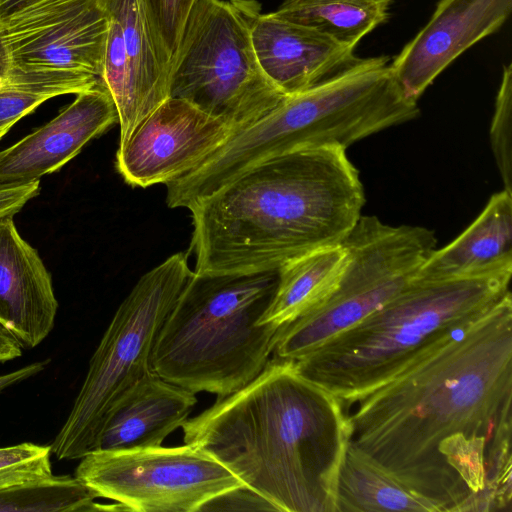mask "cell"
Listing matches in <instances>:
<instances>
[{
    "mask_svg": "<svg viewBox=\"0 0 512 512\" xmlns=\"http://www.w3.org/2000/svg\"><path fill=\"white\" fill-rule=\"evenodd\" d=\"M512 268L489 273L415 276L382 307L295 362L297 371L335 395L345 411L433 344L479 319L511 294Z\"/></svg>",
    "mask_w": 512,
    "mask_h": 512,
    "instance_id": "277c9868",
    "label": "cell"
},
{
    "mask_svg": "<svg viewBox=\"0 0 512 512\" xmlns=\"http://www.w3.org/2000/svg\"><path fill=\"white\" fill-rule=\"evenodd\" d=\"M196 2L197 0H142L152 32L169 70Z\"/></svg>",
    "mask_w": 512,
    "mask_h": 512,
    "instance_id": "4316f807",
    "label": "cell"
},
{
    "mask_svg": "<svg viewBox=\"0 0 512 512\" xmlns=\"http://www.w3.org/2000/svg\"><path fill=\"white\" fill-rule=\"evenodd\" d=\"M204 511H277L265 497L243 484L228 489L205 502L198 512Z\"/></svg>",
    "mask_w": 512,
    "mask_h": 512,
    "instance_id": "83f0119b",
    "label": "cell"
},
{
    "mask_svg": "<svg viewBox=\"0 0 512 512\" xmlns=\"http://www.w3.org/2000/svg\"><path fill=\"white\" fill-rule=\"evenodd\" d=\"M51 446L30 442L0 447V490L53 475Z\"/></svg>",
    "mask_w": 512,
    "mask_h": 512,
    "instance_id": "d4e9b609",
    "label": "cell"
},
{
    "mask_svg": "<svg viewBox=\"0 0 512 512\" xmlns=\"http://www.w3.org/2000/svg\"><path fill=\"white\" fill-rule=\"evenodd\" d=\"M394 0H284L274 14L355 49L385 23Z\"/></svg>",
    "mask_w": 512,
    "mask_h": 512,
    "instance_id": "7402d4cb",
    "label": "cell"
},
{
    "mask_svg": "<svg viewBox=\"0 0 512 512\" xmlns=\"http://www.w3.org/2000/svg\"><path fill=\"white\" fill-rule=\"evenodd\" d=\"M76 95L51 121L0 151L1 184L39 181L118 122L115 103L102 83Z\"/></svg>",
    "mask_w": 512,
    "mask_h": 512,
    "instance_id": "9a60e30c",
    "label": "cell"
},
{
    "mask_svg": "<svg viewBox=\"0 0 512 512\" xmlns=\"http://www.w3.org/2000/svg\"><path fill=\"white\" fill-rule=\"evenodd\" d=\"M196 403L194 392L151 371L110 409L93 451L159 447L169 434L182 427Z\"/></svg>",
    "mask_w": 512,
    "mask_h": 512,
    "instance_id": "ac0fdd59",
    "label": "cell"
},
{
    "mask_svg": "<svg viewBox=\"0 0 512 512\" xmlns=\"http://www.w3.org/2000/svg\"><path fill=\"white\" fill-rule=\"evenodd\" d=\"M251 41L265 76L285 96H292L331 80L363 58L310 28L292 23L274 12L254 14Z\"/></svg>",
    "mask_w": 512,
    "mask_h": 512,
    "instance_id": "2e32d148",
    "label": "cell"
},
{
    "mask_svg": "<svg viewBox=\"0 0 512 512\" xmlns=\"http://www.w3.org/2000/svg\"><path fill=\"white\" fill-rule=\"evenodd\" d=\"M194 271L175 253L137 281L116 310L90 359L70 413L51 446L59 460L93 451L114 404L146 374L159 332Z\"/></svg>",
    "mask_w": 512,
    "mask_h": 512,
    "instance_id": "ba28073f",
    "label": "cell"
},
{
    "mask_svg": "<svg viewBox=\"0 0 512 512\" xmlns=\"http://www.w3.org/2000/svg\"><path fill=\"white\" fill-rule=\"evenodd\" d=\"M39 192L40 181L14 185L0 183V220L14 217Z\"/></svg>",
    "mask_w": 512,
    "mask_h": 512,
    "instance_id": "f1b7e54d",
    "label": "cell"
},
{
    "mask_svg": "<svg viewBox=\"0 0 512 512\" xmlns=\"http://www.w3.org/2000/svg\"><path fill=\"white\" fill-rule=\"evenodd\" d=\"M512 65L503 66L490 127V141L504 189L512 192Z\"/></svg>",
    "mask_w": 512,
    "mask_h": 512,
    "instance_id": "484cf974",
    "label": "cell"
},
{
    "mask_svg": "<svg viewBox=\"0 0 512 512\" xmlns=\"http://www.w3.org/2000/svg\"><path fill=\"white\" fill-rule=\"evenodd\" d=\"M365 203L346 149H302L251 167L189 208L195 273L278 270L340 244Z\"/></svg>",
    "mask_w": 512,
    "mask_h": 512,
    "instance_id": "3957f363",
    "label": "cell"
},
{
    "mask_svg": "<svg viewBox=\"0 0 512 512\" xmlns=\"http://www.w3.org/2000/svg\"><path fill=\"white\" fill-rule=\"evenodd\" d=\"M181 428L184 443L224 464L278 512H336L349 418L294 361L272 358L249 384Z\"/></svg>",
    "mask_w": 512,
    "mask_h": 512,
    "instance_id": "7a4b0ae2",
    "label": "cell"
},
{
    "mask_svg": "<svg viewBox=\"0 0 512 512\" xmlns=\"http://www.w3.org/2000/svg\"><path fill=\"white\" fill-rule=\"evenodd\" d=\"M107 33L101 0H46L0 22V73L70 71L101 80Z\"/></svg>",
    "mask_w": 512,
    "mask_h": 512,
    "instance_id": "8fae6325",
    "label": "cell"
},
{
    "mask_svg": "<svg viewBox=\"0 0 512 512\" xmlns=\"http://www.w3.org/2000/svg\"><path fill=\"white\" fill-rule=\"evenodd\" d=\"M96 498L77 477L52 475L0 490V512L112 511V504H99Z\"/></svg>",
    "mask_w": 512,
    "mask_h": 512,
    "instance_id": "cb8c5ba5",
    "label": "cell"
},
{
    "mask_svg": "<svg viewBox=\"0 0 512 512\" xmlns=\"http://www.w3.org/2000/svg\"><path fill=\"white\" fill-rule=\"evenodd\" d=\"M58 310L51 275L37 250L19 234L13 217L0 220V322L23 349L52 331Z\"/></svg>",
    "mask_w": 512,
    "mask_h": 512,
    "instance_id": "e0dca14e",
    "label": "cell"
},
{
    "mask_svg": "<svg viewBox=\"0 0 512 512\" xmlns=\"http://www.w3.org/2000/svg\"><path fill=\"white\" fill-rule=\"evenodd\" d=\"M23 347L14 334L0 322V363L22 355Z\"/></svg>",
    "mask_w": 512,
    "mask_h": 512,
    "instance_id": "4dcf8cb0",
    "label": "cell"
},
{
    "mask_svg": "<svg viewBox=\"0 0 512 512\" xmlns=\"http://www.w3.org/2000/svg\"><path fill=\"white\" fill-rule=\"evenodd\" d=\"M386 56L363 58L345 73L287 96L248 128L232 135L181 179L185 192L201 200L241 173L289 152L351 144L419 115Z\"/></svg>",
    "mask_w": 512,
    "mask_h": 512,
    "instance_id": "5b68a950",
    "label": "cell"
},
{
    "mask_svg": "<svg viewBox=\"0 0 512 512\" xmlns=\"http://www.w3.org/2000/svg\"><path fill=\"white\" fill-rule=\"evenodd\" d=\"M341 243L348 262L339 282L323 301L280 329L273 358L297 361L382 307L436 249L427 228L390 226L363 215Z\"/></svg>",
    "mask_w": 512,
    "mask_h": 512,
    "instance_id": "9c48e42d",
    "label": "cell"
},
{
    "mask_svg": "<svg viewBox=\"0 0 512 512\" xmlns=\"http://www.w3.org/2000/svg\"><path fill=\"white\" fill-rule=\"evenodd\" d=\"M505 268H512V192L503 189L458 237L435 249L416 276L460 277Z\"/></svg>",
    "mask_w": 512,
    "mask_h": 512,
    "instance_id": "d6986e66",
    "label": "cell"
},
{
    "mask_svg": "<svg viewBox=\"0 0 512 512\" xmlns=\"http://www.w3.org/2000/svg\"><path fill=\"white\" fill-rule=\"evenodd\" d=\"M346 413L350 444L440 512H510L511 294Z\"/></svg>",
    "mask_w": 512,
    "mask_h": 512,
    "instance_id": "6da1fadb",
    "label": "cell"
},
{
    "mask_svg": "<svg viewBox=\"0 0 512 512\" xmlns=\"http://www.w3.org/2000/svg\"><path fill=\"white\" fill-rule=\"evenodd\" d=\"M440 512L350 444L336 486V512Z\"/></svg>",
    "mask_w": 512,
    "mask_h": 512,
    "instance_id": "44dd1931",
    "label": "cell"
},
{
    "mask_svg": "<svg viewBox=\"0 0 512 512\" xmlns=\"http://www.w3.org/2000/svg\"><path fill=\"white\" fill-rule=\"evenodd\" d=\"M49 360L34 362L10 373L0 375V394L7 388L18 384L44 370Z\"/></svg>",
    "mask_w": 512,
    "mask_h": 512,
    "instance_id": "f546056e",
    "label": "cell"
},
{
    "mask_svg": "<svg viewBox=\"0 0 512 512\" xmlns=\"http://www.w3.org/2000/svg\"><path fill=\"white\" fill-rule=\"evenodd\" d=\"M108 18L102 84L118 113L120 144L169 98V66L142 0H101Z\"/></svg>",
    "mask_w": 512,
    "mask_h": 512,
    "instance_id": "4fadbf2b",
    "label": "cell"
},
{
    "mask_svg": "<svg viewBox=\"0 0 512 512\" xmlns=\"http://www.w3.org/2000/svg\"><path fill=\"white\" fill-rule=\"evenodd\" d=\"M254 0H197L169 70V97L248 128L287 96L265 76L251 41Z\"/></svg>",
    "mask_w": 512,
    "mask_h": 512,
    "instance_id": "52a82bcc",
    "label": "cell"
},
{
    "mask_svg": "<svg viewBox=\"0 0 512 512\" xmlns=\"http://www.w3.org/2000/svg\"><path fill=\"white\" fill-rule=\"evenodd\" d=\"M348 262L342 243L298 256L279 268L272 302L260 324L287 325L323 301L336 287Z\"/></svg>",
    "mask_w": 512,
    "mask_h": 512,
    "instance_id": "ffe728a7",
    "label": "cell"
},
{
    "mask_svg": "<svg viewBox=\"0 0 512 512\" xmlns=\"http://www.w3.org/2000/svg\"><path fill=\"white\" fill-rule=\"evenodd\" d=\"M232 135L222 120L169 97L119 145L116 167L129 185H166L198 167Z\"/></svg>",
    "mask_w": 512,
    "mask_h": 512,
    "instance_id": "7c38bea8",
    "label": "cell"
},
{
    "mask_svg": "<svg viewBox=\"0 0 512 512\" xmlns=\"http://www.w3.org/2000/svg\"><path fill=\"white\" fill-rule=\"evenodd\" d=\"M46 0H0V22L22 13Z\"/></svg>",
    "mask_w": 512,
    "mask_h": 512,
    "instance_id": "1f68e13d",
    "label": "cell"
},
{
    "mask_svg": "<svg viewBox=\"0 0 512 512\" xmlns=\"http://www.w3.org/2000/svg\"><path fill=\"white\" fill-rule=\"evenodd\" d=\"M75 477L134 512H198L216 495L244 483L201 448L184 444L134 451H93Z\"/></svg>",
    "mask_w": 512,
    "mask_h": 512,
    "instance_id": "30bf717a",
    "label": "cell"
},
{
    "mask_svg": "<svg viewBox=\"0 0 512 512\" xmlns=\"http://www.w3.org/2000/svg\"><path fill=\"white\" fill-rule=\"evenodd\" d=\"M511 12L512 0H440L429 21L390 63L404 96L417 102L455 59L498 31Z\"/></svg>",
    "mask_w": 512,
    "mask_h": 512,
    "instance_id": "5bb4252c",
    "label": "cell"
},
{
    "mask_svg": "<svg viewBox=\"0 0 512 512\" xmlns=\"http://www.w3.org/2000/svg\"><path fill=\"white\" fill-rule=\"evenodd\" d=\"M101 83L93 75L70 71H3L0 73V139L46 100L78 94Z\"/></svg>",
    "mask_w": 512,
    "mask_h": 512,
    "instance_id": "603a6c76",
    "label": "cell"
},
{
    "mask_svg": "<svg viewBox=\"0 0 512 512\" xmlns=\"http://www.w3.org/2000/svg\"><path fill=\"white\" fill-rule=\"evenodd\" d=\"M278 270L193 273L163 324L151 371L194 393L226 397L270 361L281 328L260 324Z\"/></svg>",
    "mask_w": 512,
    "mask_h": 512,
    "instance_id": "8992f818",
    "label": "cell"
}]
</instances>
